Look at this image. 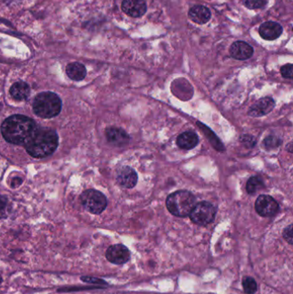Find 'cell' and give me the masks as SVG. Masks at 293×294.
Returning <instances> with one entry per match:
<instances>
[{"label": "cell", "mask_w": 293, "mask_h": 294, "mask_svg": "<svg viewBox=\"0 0 293 294\" xmlns=\"http://www.w3.org/2000/svg\"><path fill=\"white\" fill-rule=\"evenodd\" d=\"M11 206L6 196L0 195V219H5L11 213Z\"/></svg>", "instance_id": "cell-20"}, {"label": "cell", "mask_w": 293, "mask_h": 294, "mask_svg": "<svg viewBox=\"0 0 293 294\" xmlns=\"http://www.w3.org/2000/svg\"><path fill=\"white\" fill-rule=\"evenodd\" d=\"M281 74L285 78H292V65L287 64L281 67Z\"/></svg>", "instance_id": "cell-25"}, {"label": "cell", "mask_w": 293, "mask_h": 294, "mask_svg": "<svg viewBox=\"0 0 293 294\" xmlns=\"http://www.w3.org/2000/svg\"><path fill=\"white\" fill-rule=\"evenodd\" d=\"M243 3L249 9L262 8L266 5V0H243Z\"/></svg>", "instance_id": "cell-22"}, {"label": "cell", "mask_w": 293, "mask_h": 294, "mask_svg": "<svg viewBox=\"0 0 293 294\" xmlns=\"http://www.w3.org/2000/svg\"><path fill=\"white\" fill-rule=\"evenodd\" d=\"M59 145L57 132L49 128L39 127L25 145V147L30 156L36 159H43L55 152Z\"/></svg>", "instance_id": "cell-2"}, {"label": "cell", "mask_w": 293, "mask_h": 294, "mask_svg": "<svg viewBox=\"0 0 293 294\" xmlns=\"http://www.w3.org/2000/svg\"><path fill=\"white\" fill-rule=\"evenodd\" d=\"M22 179L19 178V177H16V178L13 179L12 180V183H11V186L15 189V188H17V187H19L21 184H22Z\"/></svg>", "instance_id": "cell-26"}, {"label": "cell", "mask_w": 293, "mask_h": 294, "mask_svg": "<svg viewBox=\"0 0 293 294\" xmlns=\"http://www.w3.org/2000/svg\"><path fill=\"white\" fill-rule=\"evenodd\" d=\"M121 9L131 17L138 18L144 16L147 11V6L144 0H123Z\"/></svg>", "instance_id": "cell-9"}, {"label": "cell", "mask_w": 293, "mask_h": 294, "mask_svg": "<svg viewBox=\"0 0 293 294\" xmlns=\"http://www.w3.org/2000/svg\"><path fill=\"white\" fill-rule=\"evenodd\" d=\"M30 89L29 84L25 82H16L10 89L11 97L16 100H25L30 95Z\"/></svg>", "instance_id": "cell-18"}, {"label": "cell", "mask_w": 293, "mask_h": 294, "mask_svg": "<svg viewBox=\"0 0 293 294\" xmlns=\"http://www.w3.org/2000/svg\"><path fill=\"white\" fill-rule=\"evenodd\" d=\"M243 290L247 294H255L257 291L256 281L251 277H245L242 281Z\"/></svg>", "instance_id": "cell-21"}, {"label": "cell", "mask_w": 293, "mask_h": 294, "mask_svg": "<svg viewBox=\"0 0 293 294\" xmlns=\"http://www.w3.org/2000/svg\"><path fill=\"white\" fill-rule=\"evenodd\" d=\"M66 74L74 81H81L86 77V68L79 62L70 63L66 66Z\"/></svg>", "instance_id": "cell-17"}, {"label": "cell", "mask_w": 293, "mask_h": 294, "mask_svg": "<svg viewBox=\"0 0 293 294\" xmlns=\"http://www.w3.org/2000/svg\"><path fill=\"white\" fill-rule=\"evenodd\" d=\"M264 186L265 185H264L263 181L260 177L253 176L251 178L249 179L247 185H246V189H247L249 194H254L257 193L259 190L263 189Z\"/></svg>", "instance_id": "cell-19"}, {"label": "cell", "mask_w": 293, "mask_h": 294, "mask_svg": "<svg viewBox=\"0 0 293 294\" xmlns=\"http://www.w3.org/2000/svg\"><path fill=\"white\" fill-rule=\"evenodd\" d=\"M281 144V141L274 136H269L264 140V145L266 148H276Z\"/></svg>", "instance_id": "cell-23"}, {"label": "cell", "mask_w": 293, "mask_h": 294, "mask_svg": "<svg viewBox=\"0 0 293 294\" xmlns=\"http://www.w3.org/2000/svg\"><path fill=\"white\" fill-rule=\"evenodd\" d=\"M211 11L209 9L203 6H193L188 11L189 18L198 25H205L211 18Z\"/></svg>", "instance_id": "cell-15"}, {"label": "cell", "mask_w": 293, "mask_h": 294, "mask_svg": "<svg viewBox=\"0 0 293 294\" xmlns=\"http://www.w3.org/2000/svg\"><path fill=\"white\" fill-rule=\"evenodd\" d=\"M38 128L34 120L22 115H14L4 121L1 133L9 143L25 146Z\"/></svg>", "instance_id": "cell-1"}, {"label": "cell", "mask_w": 293, "mask_h": 294, "mask_svg": "<svg viewBox=\"0 0 293 294\" xmlns=\"http://www.w3.org/2000/svg\"><path fill=\"white\" fill-rule=\"evenodd\" d=\"M177 145L179 147L185 150H190L196 147L199 143L198 136L193 132L187 131L182 132L177 138Z\"/></svg>", "instance_id": "cell-16"}, {"label": "cell", "mask_w": 293, "mask_h": 294, "mask_svg": "<svg viewBox=\"0 0 293 294\" xmlns=\"http://www.w3.org/2000/svg\"><path fill=\"white\" fill-rule=\"evenodd\" d=\"M196 197L190 192L180 190L168 195L166 207L168 212L177 217H187L196 206Z\"/></svg>", "instance_id": "cell-4"}, {"label": "cell", "mask_w": 293, "mask_h": 294, "mask_svg": "<svg viewBox=\"0 0 293 294\" xmlns=\"http://www.w3.org/2000/svg\"><path fill=\"white\" fill-rule=\"evenodd\" d=\"M62 108L60 97L54 92H42L37 95L33 102V110L36 116L50 119L58 116Z\"/></svg>", "instance_id": "cell-3"}, {"label": "cell", "mask_w": 293, "mask_h": 294, "mask_svg": "<svg viewBox=\"0 0 293 294\" xmlns=\"http://www.w3.org/2000/svg\"><path fill=\"white\" fill-rule=\"evenodd\" d=\"M217 209L214 206L207 201H201L193 207L189 216L194 224L206 225L214 220Z\"/></svg>", "instance_id": "cell-6"}, {"label": "cell", "mask_w": 293, "mask_h": 294, "mask_svg": "<svg viewBox=\"0 0 293 294\" xmlns=\"http://www.w3.org/2000/svg\"><path fill=\"white\" fill-rule=\"evenodd\" d=\"M82 205L88 212L93 214H100L108 205L106 197L101 192L95 189L84 191L80 196Z\"/></svg>", "instance_id": "cell-5"}, {"label": "cell", "mask_w": 293, "mask_h": 294, "mask_svg": "<svg viewBox=\"0 0 293 294\" xmlns=\"http://www.w3.org/2000/svg\"><path fill=\"white\" fill-rule=\"evenodd\" d=\"M106 138L109 143L113 146L123 147L129 142V136L128 133L118 127H109L106 130Z\"/></svg>", "instance_id": "cell-12"}, {"label": "cell", "mask_w": 293, "mask_h": 294, "mask_svg": "<svg viewBox=\"0 0 293 294\" xmlns=\"http://www.w3.org/2000/svg\"><path fill=\"white\" fill-rule=\"evenodd\" d=\"M2 281H3V279L0 276V284L2 283Z\"/></svg>", "instance_id": "cell-27"}, {"label": "cell", "mask_w": 293, "mask_h": 294, "mask_svg": "<svg viewBox=\"0 0 293 294\" xmlns=\"http://www.w3.org/2000/svg\"><path fill=\"white\" fill-rule=\"evenodd\" d=\"M283 237L285 238V240L287 241L288 243L290 244L293 243V232H292V224H290L289 227H286L284 232H283Z\"/></svg>", "instance_id": "cell-24"}, {"label": "cell", "mask_w": 293, "mask_h": 294, "mask_svg": "<svg viewBox=\"0 0 293 294\" xmlns=\"http://www.w3.org/2000/svg\"><path fill=\"white\" fill-rule=\"evenodd\" d=\"M282 32V26L275 22H264L259 29V34L266 41L276 40L280 37Z\"/></svg>", "instance_id": "cell-14"}, {"label": "cell", "mask_w": 293, "mask_h": 294, "mask_svg": "<svg viewBox=\"0 0 293 294\" xmlns=\"http://www.w3.org/2000/svg\"><path fill=\"white\" fill-rule=\"evenodd\" d=\"M130 251L123 244H114L106 251V258L114 264L121 265L130 260Z\"/></svg>", "instance_id": "cell-8"}, {"label": "cell", "mask_w": 293, "mask_h": 294, "mask_svg": "<svg viewBox=\"0 0 293 294\" xmlns=\"http://www.w3.org/2000/svg\"><path fill=\"white\" fill-rule=\"evenodd\" d=\"M230 54L236 60H245L252 57L254 49L245 41H235L230 48Z\"/></svg>", "instance_id": "cell-11"}, {"label": "cell", "mask_w": 293, "mask_h": 294, "mask_svg": "<svg viewBox=\"0 0 293 294\" xmlns=\"http://www.w3.org/2000/svg\"><path fill=\"white\" fill-rule=\"evenodd\" d=\"M117 183L126 189H133L138 181V175L135 170L128 166L120 168L117 172Z\"/></svg>", "instance_id": "cell-10"}, {"label": "cell", "mask_w": 293, "mask_h": 294, "mask_svg": "<svg viewBox=\"0 0 293 294\" xmlns=\"http://www.w3.org/2000/svg\"><path fill=\"white\" fill-rule=\"evenodd\" d=\"M280 209L277 201L274 198L262 194L255 201V210L262 217H272L275 215Z\"/></svg>", "instance_id": "cell-7"}, {"label": "cell", "mask_w": 293, "mask_h": 294, "mask_svg": "<svg viewBox=\"0 0 293 294\" xmlns=\"http://www.w3.org/2000/svg\"><path fill=\"white\" fill-rule=\"evenodd\" d=\"M274 104H275L274 101L271 97H264L251 106L249 111V115L253 117H261L265 116L273 110Z\"/></svg>", "instance_id": "cell-13"}]
</instances>
